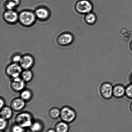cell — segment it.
Returning a JSON list of instances; mask_svg holds the SVG:
<instances>
[{
	"instance_id": "1",
	"label": "cell",
	"mask_w": 132,
	"mask_h": 132,
	"mask_svg": "<svg viewBox=\"0 0 132 132\" xmlns=\"http://www.w3.org/2000/svg\"><path fill=\"white\" fill-rule=\"evenodd\" d=\"M34 121L33 115L28 112H21L17 115L15 118V123L24 128L30 127Z\"/></svg>"
},
{
	"instance_id": "2",
	"label": "cell",
	"mask_w": 132,
	"mask_h": 132,
	"mask_svg": "<svg viewBox=\"0 0 132 132\" xmlns=\"http://www.w3.org/2000/svg\"><path fill=\"white\" fill-rule=\"evenodd\" d=\"M60 117L62 121L68 124L71 123L76 120V112L72 107L64 106L60 110Z\"/></svg>"
},
{
	"instance_id": "3",
	"label": "cell",
	"mask_w": 132,
	"mask_h": 132,
	"mask_svg": "<svg viewBox=\"0 0 132 132\" xmlns=\"http://www.w3.org/2000/svg\"><path fill=\"white\" fill-rule=\"evenodd\" d=\"M113 85L109 82H104L100 85L99 91L101 96L106 100L111 99L113 97Z\"/></svg>"
},
{
	"instance_id": "4",
	"label": "cell",
	"mask_w": 132,
	"mask_h": 132,
	"mask_svg": "<svg viewBox=\"0 0 132 132\" xmlns=\"http://www.w3.org/2000/svg\"><path fill=\"white\" fill-rule=\"evenodd\" d=\"M23 69L20 64L13 63L6 67V73L10 78L14 79L20 77Z\"/></svg>"
},
{
	"instance_id": "5",
	"label": "cell",
	"mask_w": 132,
	"mask_h": 132,
	"mask_svg": "<svg viewBox=\"0 0 132 132\" xmlns=\"http://www.w3.org/2000/svg\"><path fill=\"white\" fill-rule=\"evenodd\" d=\"M76 9L80 13L86 14L91 12L93 6L89 0H80L76 4Z\"/></svg>"
},
{
	"instance_id": "6",
	"label": "cell",
	"mask_w": 132,
	"mask_h": 132,
	"mask_svg": "<svg viewBox=\"0 0 132 132\" xmlns=\"http://www.w3.org/2000/svg\"><path fill=\"white\" fill-rule=\"evenodd\" d=\"M26 83L20 77L12 79L10 83L11 89L15 92H21L25 89Z\"/></svg>"
},
{
	"instance_id": "7",
	"label": "cell",
	"mask_w": 132,
	"mask_h": 132,
	"mask_svg": "<svg viewBox=\"0 0 132 132\" xmlns=\"http://www.w3.org/2000/svg\"><path fill=\"white\" fill-rule=\"evenodd\" d=\"M19 19L22 24L26 26L32 24L35 20V16L30 12L25 11L21 13L19 17Z\"/></svg>"
},
{
	"instance_id": "8",
	"label": "cell",
	"mask_w": 132,
	"mask_h": 132,
	"mask_svg": "<svg viewBox=\"0 0 132 132\" xmlns=\"http://www.w3.org/2000/svg\"><path fill=\"white\" fill-rule=\"evenodd\" d=\"M26 102L21 98H15L10 103V107L15 112H20L25 108Z\"/></svg>"
},
{
	"instance_id": "9",
	"label": "cell",
	"mask_w": 132,
	"mask_h": 132,
	"mask_svg": "<svg viewBox=\"0 0 132 132\" xmlns=\"http://www.w3.org/2000/svg\"><path fill=\"white\" fill-rule=\"evenodd\" d=\"M126 87L121 84H118L113 86V97L116 99H120L125 96Z\"/></svg>"
},
{
	"instance_id": "10",
	"label": "cell",
	"mask_w": 132,
	"mask_h": 132,
	"mask_svg": "<svg viewBox=\"0 0 132 132\" xmlns=\"http://www.w3.org/2000/svg\"><path fill=\"white\" fill-rule=\"evenodd\" d=\"M19 63L23 69H30L34 64V60L30 56L26 55L22 57Z\"/></svg>"
},
{
	"instance_id": "11",
	"label": "cell",
	"mask_w": 132,
	"mask_h": 132,
	"mask_svg": "<svg viewBox=\"0 0 132 132\" xmlns=\"http://www.w3.org/2000/svg\"><path fill=\"white\" fill-rule=\"evenodd\" d=\"M4 18L9 22L13 23L17 20L19 16L16 12L12 10H9L5 12Z\"/></svg>"
},
{
	"instance_id": "12",
	"label": "cell",
	"mask_w": 132,
	"mask_h": 132,
	"mask_svg": "<svg viewBox=\"0 0 132 132\" xmlns=\"http://www.w3.org/2000/svg\"><path fill=\"white\" fill-rule=\"evenodd\" d=\"M13 111L10 107L5 106L1 109V117L7 120L10 119L13 116Z\"/></svg>"
},
{
	"instance_id": "13",
	"label": "cell",
	"mask_w": 132,
	"mask_h": 132,
	"mask_svg": "<svg viewBox=\"0 0 132 132\" xmlns=\"http://www.w3.org/2000/svg\"><path fill=\"white\" fill-rule=\"evenodd\" d=\"M73 37L69 33H64L62 34L59 37V41L60 44L63 45L69 44L73 41Z\"/></svg>"
},
{
	"instance_id": "14",
	"label": "cell",
	"mask_w": 132,
	"mask_h": 132,
	"mask_svg": "<svg viewBox=\"0 0 132 132\" xmlns=\"http://www.w3.org/2000/svg\"><path fill=\"white\" fill-rule=\"evenodd\" d=\"M54 129L56 132H68L69 126V124L62 121L56 124Z\"/></svg>"
},
{
	"instance_id": "15",
	"label": "cell",
	"mask_w": 132,
	"mask_h": 132,
	"mask_svg": "<svg viewBox=\"0 0 132 132\" xmlns=\"http://www.w3.org/2000/svg\"><path fill=\"white\" fill-rule=\"evenodd\" d=\"M33 97V93L29 89H25L21 92L20 97L26 102L30 101Z\"/></svg>"
},
{
	"instance_id": "16",
	"label": "cell",
	"mask_w": 132,
	"mask_h": 132,
	"mask_svg": "<svg viewBox=\"0 0 132 132\" xmlns=\"http://www.w3.org/2000/svg\"><path fill=\"white\" fill-rule=\"evenodd\" d=\"M21 77L26 83L30 82L33 77V72L30 69L24 70L22 72Z\"/></svg>"
},
{
	"instance_id": "17",
	"label": "cell",
	"mask_w": 132,
	"mask_h": 132,
	"mask_svg": "<svg viewBox=\"0 0 132 132\" xmlns=\"http://www.w3.org/2000/svg\"><path fill=\"white\" fill-rule=\"evenodd\" d=\"M35 14L37 17L41 19H45L48 16L49 12L47 10L44 8H39L36 10Z\"/></svg>"
},
{
	"instance_id": "18",
	"label": "cell",
	"mask_w": 132,
	"mask_h": 132,
	"mask_svg": "<svg viewBox=\"0 0 132 132\" xmlns=\"http://www.w3.org/2000/svg\"><path fill=\"white\" fill-rule=\"evenodd\" d=\"M48 115L53 119H56L60 117V110L56 107L52 108L49 110Z\"/></svg>"
},
{
	"instance_id": "19",
	"label": "cell",
	"mask_w": 132,
	"mask_h": 132,
	"mask_svg": "<svg viewBox=\"0 0 132 132\" xmlns=\"http://www.w3.org/2000/svg\"><path fill=\"white\" fill-rule=\"evenodd\" d=\"M35 132H41L43 130L44 126L41 121H34L31 126L30 127Z\"/></svg>"
},
{
	"instance_id": "20",
	"label": "cell",
	"mask_w": 132,
	"mask_h": 132,
	"mask_svg": "<svg viewBox=\"0 0 132 132\" xmlns=\"http://www.w3.org/2000/svg\"><path fill=\"white\" fill-rule=\"evenodd\" d=\"M96 15L94 13L91 12L86 14L85 17V22L89 24H94L96 22Z\"/></svg>"
},
{
	"instance_id": "21",
	"label": "cell",
	"mask_w": 132,
	"mask_h": 132,
	"mask_svg": "<svg viewBox=\"0 0 132 132\" xmlns=\"http://www.w3.org/2000/svg\"><path fill=\"white\" fill-rule=\"evenodd\" d=\"M20 3V0H7L6 7L9 10H12Z\"/></svg>"
},
{
	"instance_id": "22",
	"label": "cell",
	"mask_w": 132,
	"mask_h": 132,
	"mask_svg": "<svg viewBox=\"0 0 132 132\" xmlns=\"http://www.w3.org/2000/svg\"><path fill=\"white\" fill-rule=\"evenodd\" d=\"M11 132H25L24 128L16 123L11 126L10 128Z\"/></svg>"
},
{
	"instance_id": "23",
	"label": "cell",
	"mask_w": 132,
	"mask_h": 132,
	"mask_svg": "<svg viewBox=\"0 0 132 132\" xmlns=\"http://www.w3.org/2000/svg\"><path fill=\"white\" fill-rule=\"evenodd\" d=\"M8 125V120L1 117L0 118V129L1 130L4 131L6 130Z\"/></svg>"
},
{
	"instance_id": "24",
	"label": "cell",
	"mask_w": 132,
	"mask_h": 132,
	"mask_svg": "<svg viewBox=\"0 0 132 132\" xmlns=\"http://www.w3.org/2000/svg\"><path fill=\"white\" fill-rule=\"evenodd\" d=\"M125 96L129 99H132V83L129 84L126 87Z\"/></svg>"
},
{
	"instance_id": "25",
	"label": "cell",
	"mask_w": 132,
	"mask_h": 132,
	"mask_svg": "<svg viewBox=\"0 0 132 132\" xmlns=\"http://www.w3.org/2000/svg\"><path fill=\"white\" fill-rule=\"evenodd\" d=\"M21 58V57L19 55L15 56L13 58V61L15 63H20Z\"/></svg>"
},
{
	"instance_id": "26",
	"label": "cell",
	"mask_w": 132,
	"mask_h": 132,
	"mask_svg": "<svg viewBox=\"0 0 132 132\" xmlns=\"http://www.w3.org/2000/svg\"><path fill=\"white\" fill-rule=\"evenodd\" d=\"M0 103H1V105H0V108L1 109V108H3L5 106V102L4 99L3 98L1 97L0 98Z\"/></svg>"
},
{
	"instance_id": "27",
	"label": "cell",
	"mask_w": 132,
	"mask_h": 132,
	"mask_svg": "<svg viewBox=\"0 0 132 132\" xmlns=\"http://www.w3.org/2000/svg\"><path fill=\"white\" fill-rule=\"evenodd\" d=\"M25 132H35L33 131L30 127L27 128V130H26Z\"/></svg>"
},
{
	"instance_id": "28",
	"label": "cell",
	"mask_w": 132,
	"mask_h": 132,
	"mask_svg": "<svg viewBox=\"0 0 132 132\" xmlns=\"http://www.w3.org/2000/svg\"><path fill=\"white\" fill-rule=\"evenodd\" d=\"M46 132H56V131L54 129H48Z\"/></svg>"
},
{
	"instance_id": "29",
	"label": "cell",
	"mask_w": 132,
	"mask_h": 132,
	"mask_svg": "<svg viewBox=\"0 0 132 132\" xmlns=\"http://www.w3.org/2000/svg\"><path fill=\"white\" fill-rule=\"evenodd\" d=\"M130 111L132 112V102L130 105Z\"/></svg>"
},
{
	"instance_id": "30",
	"label": "cell",
	"mask_w": 132,
	"mask_h": 132,
	"mask_svg": "<svg viewBox=\"0 0 132 132\" xmlns=\"http://www.w3.org/2000/svg\"><path fill=\"white\" fill-rule=\"evenodd\" d=\"M130 81H131V83H132V74L131 75L130 77Z\"/></svg>"
},
{
	"instance_id": "31",
	"label": "cell",
	"mask_w": 132,
	"mask_h": 132,
	"mask_svg": "<svg viewBox=\"0 0 132 132\" xmlns=\"http://www.w3.org/2000/svg\"><path fill=\"white\" fill-rule=\"evenodd\" d=\"M130 48H131V49L132 50V41H131V44H130Z\"/></svg>"
},
{
	"instance_id": "32",
	"label": "cell",
	"mask_w": 132,
	"mask_h": 132,
	"mask_svg": "<svg viewBox=\"0 0 132 132\" xmlns=\"http://www.w3.org/2000/svg\"><path fill=\"white\" fill-rule=\"evenodd\" d=\"M1 132H4V131H2V130H1Z\"/></svg>"
}]
</instances>
